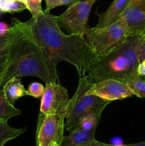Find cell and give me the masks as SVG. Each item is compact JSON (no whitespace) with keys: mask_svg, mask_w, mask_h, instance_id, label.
<instances>
[{"mask_svg":"<svg viewBox=\"0 0 145 146\" xmlns=\"http://www.w3.org/2000/svg\"><path fill=\"white\" fill-rule=\"evenodd\" d=\"M25 9H26L25 4L18 0H0V11L1 12H21Z\"/></svg>","mask_w":145,"mask_h":146,"instance_id":"18","label":"cell"},{"mask_svg":"<svg viewBox=\"0 0 145 146\" xmlns=\"http://www.w3.org/2000/svg\"><path fill=\"white\" fill-rule=\"evenodd\" d=\"M133 93L134 96L139 98H145V81L138 76H132L125 81Z\"/></svg>","mask_w":145,"mask_h":146,"instance_id":"16","label":"cell"},{"mask_svg":"<svg viewBox=\"0 0 145 146\" xmlns=\"http://www.w3.org/2000/svg\"><path fill=\"white\" fill-rule=\"evenodd\" d=\"M80 0H45V11H50L59 6L71 5Z\"/></svg>","mask_w":145,"mask_h":146,"instance_id":"22","label":"cell"},{"mask_svg":"<svg viewBox=\"0 0 145 146\" xmlns=\"http://www.w3.org/2000/svg\"><path fill=\"white\" fill-rule=\"evenodd\" d=\"M14 36V28L12 26L9 28L5 35H0V55L7 52V49Z\"/></svg>","mask_w":145,"mask_h":146,"instance_id":"19","label":"cell"},{"mask_svg":"<svg viewBox=\"0 0 145 146\" xmlns=\"http://www.w3.org/2000/svg\"><path fill=\"white\" fill-rule=\"evenodd\" d=\"M139 62L145 58V31L140 34V41L139 48Z\"/></svg>","mask_w":145,"mask_h":146,"instance_id":"25","label":"cell"},{"mask_svg":"<svg viewBox=\"0 0 145 146\" xmlns=\"http://www.w3.org/2000/svg\"><path fill=\"white\" fill-rule=\"evenodd\" d=\"M9 58L8 53L7 52L4 54H1L0 55V88H2L1 85H2L4 74L9 66Z\"/></svg>","mask_w":145,"mask_h":146,"instance_id":"23","label":"cell"},{"mask_svg":"<svg viewBox=\"0 0 145 146\" xmlns=\"http://www.w3.org/2000/svg\"><path fill=\"white\" fill-rule=\"evenodd\" d=\"M26 22L49 61L57 66L61 61L73 66L79 77L86 76L95 54L85 36L61 31L55 16L43 10Z\"/></svg>","mask_w":145,"mask_h":146,"instance_id":"1","label":"cell"},{"mask_svg":"<svg viewBox=\"0 0 145 146\" xmlns=\"http://www.w3.org/2000/svg\"><path fill=\"white\" fill-rule=\"evenodd\" d=\"M44 89H45V87L41 84L38 82H33L28 86L27 91L29 96L38 98L42 96Z\"/></svg>","mask_w":145,"mask_h":146,"instance_id":"21","label":"cell"},{"mask_svg":"<svg viewBox=\"0 0 145 146\" xmlns=\"http://www.w3.org/2000/svg\"><path fill=\"white\" fill-rule=\"evenodd\" d=\"M69 100L68 90L59 83L45 84L41 96L40 113L62 115L65 118Z\"/></svg>","mask_w":145,"mask_h":146,"instance_id":"8","label":"cell"},{"mask_svg":"<svg viewBox=\"0 0 145 146\" xmlns=\"http://www.w3.org/2000/svg\"><path fill=\"white\" fill-rule=\"evenodd\" d=\"M129 1V0H114L105 12L98 14V23L95 27H107L117 21Z\"/></svg>","mask_w":145,"mask_h":146,"instance_id":"12","label":"cell"},{"mask_svg":"<svg viewBox=\"0 0 145 146\" xmlns=\"http://www.w3.org/2000/svg\"><path fill=\"white\" fill-rule=\"evenodd\" d=\"M101 115H102V114L95 113L87 114V115H84L83 117L81 118L79 122L78 123V124L75 125V128L72 130L75 129V128H83L85 130H91L92 128H97L101 118Z\"/></svg>","mask_w":145,"mask_h":146,"instance_id":"17","label":"cell"},{"mask_svg":"<svg viewBox=\"0 0 145 146\" xmlns=\"http://www.w3.org/2000/svg\"><path fill=\"white\" fill-rule=\"evenodd\" d=\"M137 74L140 78L145 81V58L138 64Z\"/></svg>","mask_w":145,"mask_h":146,"instance_id":"26","label":"cell"},{"mask_svg":"<svg viewBox=\"0 0 145 146\" xmlns=\"http://www.w3.org/2000/svg\"><path fill=\"white\" fill-rule=\"evenodd\" d=\"M9 27L5 23L0 22V35H5Z\"/></svg>","mask_w":145,"mask_h":146,"instance_id":"27","label":"cell"},{"mask_svg":"<svg viewBox=\"0 0 145 146\" xmlns=\"http://www.w3.org/2000/svg\"><path fill=\"white\" fill-rule=\"evenodd\" d=\"M18 1H21V2H24V0H18Z\"/></svg>","mask_w":145,"mask_h":146,"instance_id":"29","label":"cell"},{"mask_svg":"<svg viewBox=\"0 0 145 146\" xmlns=\"http://www.w3.org/2000/svg\"><path fill=\"white\" fill-rule=\"evenodd\" d=\"M97 128L91 130L75 128L70 131L69 135L64 136L62 146H90L95 140Z\"/></svg>","mask_w":145,"mask_h":146,"instance_id":"11","label":"cell"},{"mask_svg":"<svg viewBox=\"0 0 145 146\" xmlns=\"http://www.w3.org/2000/svg\"><path fill=\"white\" fill-rule=\"evenodd\" d=\"M21 78L19 77H14L2 87L7 99L12 105H14L16 101L18 98L29 96L28 91L21 84Z\"/></svg>","mask_w":145,"mask_h":146,"instance_id":"13","label":"cell"},{"mask_svg":"<svg viewBox=\"0 0 145 146\" xmlns=\"http://www.w3.org/2000/svg\"><path fill=\"white\" fill-rule=\"evenodd\" d=\"M21 111L9 101L3 88H0V121L8 123L11 118L21 115Z\"/></svg>","mask_w":145,"mask_h":146,"instance_id":"14","label":"cell"},{"mask_svg":"<svg viewBox=\"0 0 145 146\" xmlns=\"http://www.w3.org/2000/svg\"><path fill=\"white\" fill-rule=\"evenodd\" d=\"M65 118L58 115H38L36 146H50L53 143L61 145L64 138Z\"/></svg>","mask_w":145,"mask_h":146,"instance_id":"7","label":"cell"},{"mask_svg":"<svg viewBox=\"0 0 145 146\" xmlns=\"http://www.w3.org/2000/svg\"><path fill=\"white\" fill-rule=\"evenodd\" d=\"M97 0H80L70 7L55 19L60 27L68 30L71 34L84 36L89 28L88 19L92 6Z\"/></svg>","mask_w":145,"mask_h":146,"instance_id":"6","label":"cell"},{"mask_svg":"<svg viewBox=\"0 0 145 146\" xmlns=\"http://www.w3.org/2000/svg\"><path fill=\"white\" fill-rule=\"evenodd\" d=\"M11 21L14 36L7 49L9 63L1 87L14 77L36 76L45 84L59 83L57 66L49 61L28 24L16 18Z\"/></svg>","mask_w":145,"mask_h":146,"instance_id":"2","label":"cell"},{"mask_svg":"<svg viewBox=\"0 0 145 146\" xmlns=\"http://www.w3.org/2000/svg\"><path fill=\"white\" fill-rule=\"evenodd\" d=\"M140 34L129 36L109 52L95 56L88 66L87 77L92 83L105 79L125 82L137 74Z\"/></svg>","mask_w":145,"mask_h":146,"instance_id":"3","label":"cell"},{"mask_svg":"<svg viewBox=\"0 0 145 146\" xmlns=\"http://www.w3.org/2000/svg\"><path fill=\"white\" fill-rule=\"evenodd\" d=\"M127 30L118 21L102 28H88L85 36L95 56L109 52L129 36Z\"/></svg>","mask_w":145,"mask_h":146,"instance_id":"5","label":"cell"},{"mask_svg":"<svg viewBox=\"0 0 145 146\" xmlns=\"http://www.w3.org/2000/svg\"><path fill=\"white\" fill-rule=\"evenodd\" d=\"M92 84L87 76L79 77L78 88L72 98L69 100L65 114V130L68 132L75 128L84 115L91 113L102 114L110 103L97 96L88 94Z\"/></svg>","mask_w":145,"mask_h":146,"instance_id":"4","label":"cell"},{"mask_svg":"<svg viewBox=\"0 0 145 146\" xmlns=\"http://www.w3.org/2000/svg\"><path fill=\"white\" fill-rule=\"evenodd\" d=\"M41 1L42 0H24V3L25 4L26 7L30 11L32 17L37 15L38 13L43 11Z\"/></svg>","mask_w":145,"mask_h":146,"instance_id":"20","label":"cell"},{"mask_svg":"<svg viewBox=\"0 0 145 146\" xmlns=\"http://www.w3.org/2000/svg\"><path fill=\"white\" fill-rule=\"evenodd\" d=\"M26 128H16L11 127L7 123L0 121V146H4L9 141L21 135Z\"/></svg>","mask_w":145,"mask_h":146,"instance_id":"15","label":"cell"},{"mask_svg":"<svg viewBox=\"0 0 145 146\" xmlns=\"http://www.w3.org/2000/svg\"><path fill=\"white\" fill-rule=\"evenodd\" d=\"M88 94L95 95L110 102L134 96L126 83L112 78L93 83L88 91Z\"/></svg>","mask_w":145,"mask_h":146,"instance_id":"10","label":"cell"},{"mask_svg":"<svg viewBox=\"0 0 145 146\" xmlns=\"http://www.w3.org/2000/svg\"><path fill=\"white\" fill-rule=\"evenodd\" d=\"M90 146H145V141H142L140 143H132V144H120V145H115V144H109L105 143L100 142V141H95L92 143Z\"/></svg>","mask_w":145,"mask_h":146,"instance_id":"24","label":"cell"},{"mask_svg":"<svg viewBox=\"0 0 145 146\" xmlns=\"http://www.w3.org/2000/svg\"><path fill=\"white\" fill-rule=\"evenodd\" d=\"M50 146H62L61 145H60V144L57 143H53L51 144V145Z\"/></svg>","mask_w":145,"mask_h":146,"instance_id":"28","label":"cell"},{"mask_svg":"<svg viewBox=\"0 0 145 146\" xmlns=\"http://www.w3.org/2000/svg\"><path fill=\"white\" fill-rule=\"evenodd\" d=\"M117 21L126 28L130 36L143 33L145 31V0H129Z\"/></svg>","mask_w":145,"mask_h":146,"instance_id":"9","label":"cell"}]
</instances>
